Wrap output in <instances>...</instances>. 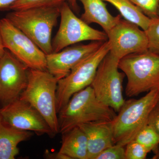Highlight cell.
<instances>
[{"instance_id": "30", "label": "cell", "mask_w": 159, "mask_h": 159, "mask_svg": "<svg viewBox=\"0 0 159 159\" xmlns=\"http://www.w3.org/2000/svg\"><path fill=\"white\" fill-rule=\"evenodd\" d=\"M157 15L159 17V5L158 6V10H157Z\"/></svg>"}, {"instance_id": "29", "label": "cell", "mask_w": 159, "mask_h": 159, "mask_svg": "<svg viewBox=\"0 0 159 159\" xmlns=\"http://www.w3.org/2000/svg\"><path fill=\"white\" fill-rule=\"evenodd\" d=\"M154 153V156L152 157L153 159H159V145L157 147L156 149H155L153 151Z\"/></svg>"}, {"instance_id": "1", "label": "cell", "mask_w": 159, "mask_h": 159, "mask_svg": "<svg viewBox=\"0 0 159 159\" xmlns=\"http://www.w3.org/2000/svg\"><path fill=\"white\" fill-rule=\"evenodd\" d=\"M59 132L62 134L84 123L112 121L115 111L99 101L89 86L74 94L58 113Z\"/></svg>"}, {"instance_id": "20", "label": "cell", "mask_w": 159, "mask_h": 159, "mask_svg": "<svg viewBox=\"0 0 159 159\" xmlns=\"http://www.w3.org/2000/svg\"><path fill=\"white\" fill-rule=\"evenodd\" d=\"M134 140L142 144L149 152L159 146V134L153 127L147 124L140 131Z\"/></svg>"}, {"instance_id": "22", "label": "cell", "mask_w": 159, "mask_h": 159, "mask_svg": "<svg viewBox=\"0 0 159 159\" xmlns=\"http://www.w3.org/2000/svg\"><path fill=\"white\" fill-rule=\"evenodd\" d=\"M125 146V159H146L148 151L136 140L129 142Z\"/></svg>"}, {"instance_id": "25", "label": "cell", "mask_w": 159, "mask_h": 159, "mask_svg": "<svg viewBox=\"0 0 159 159\" xmlns=\"http://www.w3.org/2000/svg\"><path fill=\"white\" fill-rule=\"evenodd\" d=\"M147 124L153 127L159 134V101L151 111Z\"/></svg>"}, {"instance_id": "17", "label": "cell", "mask_w": 159, "mask_h": 159, "mask_svg": "<svg viewBox=\"0 0 159 159\" xmlns=\"http://www.w3.org/2000/svg\"><path fill=\"white\" fill-rule=\"evenodd\" d=\"M61 147L58 152L70 159H88L87 140L78 126L63 133Z\"/></svg>"}, {"instance_id": "8", "label": "cell", "mask_w": 159, "mask_h": 159, "mask_svg": "<svg viewBox=\"0 0 159 159\" xmlns=\"http://www.w3.org/2000/svg\"><path fill=\"white\" fill-rule=\"evenodd\" d=\"M60 17L59 29L52 41L53 53L83 41L105 42L108 39L104 31L92 28L77 17L66 2L61 6Z\"/></svg>"}, {"instance_id": "3", "label": "cell", "mask_w": 159, "mask_h": 159, "mask_svg": "<svg viewBox=\"0 0 159 159\" xmlns=\"http://www.w3.org/2000/svg\"><path fill=\"white\" fill-rule=\"evenodd\" d=\"M60 7L12 11L6 18L46 54L53 53L51 34L60 16Z\"/></svg>"}, {"instance_id": "18", "label": "cell", "mask_w": 159, "mask_h": 159, "mask_svg": "<svg viewBox=\"0 0 159 159\" xmlns=\"http://www.w3.org/2000/svg\"><path fill=\"white\" fill-rule=\"evenodd\" d=\"M114 6L124 19L133 23L145 31L148 29L151 19L145 15L130 0H102Z\"/></svg>"}, {"instance_id": "10", "label": "cell", "mask_w": 159, "mask_h": 159, "mask_svg": "<svg viewBox=\"0 0 159 159\" xmlns=\"http://www.w3.org/2000/svg\"><path fill=\"white\" fill-rule=\"evenodd\" d=\"M109 53L120 60L135 53L148 51V41L144 30L122 18L107 34Z\"/></svg>"}, {"instance_id": "2", "label": "cell", "mask_w": 159, "mask_h": 159, "mask_svg": "<svg viewBox=\"0 0 159 159\" xmlns=\"http://www.w3.org/2000/svg\"><path fill=\"white\" fill-rule=\"evenodd\" d=\"M58 81L48 70L29 69L28 83L19 97L41 114L54 135L59 133L56 108Z\"/></svg>"}, {"instance_id": "4", "label": "cell", "mask_w": 159, "mask_h": 159, "mask_svg": "<svg viewBox=\"0 0 159 159\" xmlns=\"http://www.w3.org/2000/svg\"><path fill=\"white\" fill-rule=\"evenodd\" d=\"M159 101V89L138 99L125 101L112 120L115 144L125 146L147 125L151 111Z\"/></svg>"}, {"instance_id": "12", "label": "cell", "mask_w": 159, "mask_h": 159, "mask_svg": "<svg viewBox=\"0 0 159 159\" xmlns=\"http://www.w3.org/2000/svg\"><path fill=\"white\" fill-rule=\"evenodd\" d=\"M0 115L6 123L16 129L34 132L38 135H54L41 114L20 98L1 107Z\"/></svg>"}, {"instance_id": "24", "label": "cell", "mask_w": 159, "mask_h": 159, "mask_svg": "<svg viewBox=\"0 0 159 159\" xmlns=\"http://www.w3.org/2000/svg\"><path fill=\"white\" fill-rule=\"evenodd\" d=\"M96 159H125V148L124 146L115 144L102 151Z\"/></svg>"}, {"instance_id": "5", "label": "cell", "mask_w": 159, "mask_h": 159, "mask_svg": "<svg viewBox=\"0 0 159 159\" xmlns=\"http://www.w3.org/2000/svg\"><path fill=\"white\" fill-rule=\"evenodd\" d=\"M119 68L126 76L125 94L136 97L159 89V55L146 51L129 54L119 60Z\"/></svg>"}, {"instance_id": "6", "label": "cell", "mask_w": 159, "mask_h": 159, "mask_svg": "<svg viewBox=\"0 0 159 159\" xmlns=\"http://www.w3.org/2000/svg\"><path fill=\"white\" fill-rule=\"evenodd\" d=\"M107 40L97 51L71 70L68 75L58 80L56 91L57 114L74 94L90 86L99 64L110 51Z\"/></svg>"}, {"instance_id": "21", "label": "cell", "mask_w": 159, "mask_h": 159, "mask_svg": "<svg viewBox=\"0 0 159 159\" xmlns=\"http://www.w3.org/2000/svg\"><path fill=\"white\" fill-rule=\"evenodd\" d=\"M145 32L148 39V51L159 55V17L151 19Z\"/></svg>"}, {"instance_id": "19", "label": "cell", "mask_w": 159, "mask_h": 159, "mask_svg": "<svg viewBox=\"0 0 159 159\" xmlns=\"http://www.w3.org/2000/svg\"><path fill=\"white\" fill-rule=\"evenodd\" d=\"M67 0H16L9 10L20 11L33 8L60 7Z\"/></svg>"}, {"instance_id": "23", "label": "cell", "mask_w": 159, "mask_h": 159, "mask_svg": "<svg viewBox=\"0 0 159 159\" xmlns=\"http://www.w3.org/2000/svg\"><path fill=\"white\" fill-rule=\"evenodd\" d=\"M145 15L150 19L158 17L159 0H130Z\"/></svg>"}, {"instance_id": "7", "label": "cell", "mask_w": 159, "mask_h": 159, "mask_svg": "<svg viewBox=\"0 0 159 159\" xmlns=\"http://www.w3.org/2000/svg\"><path fill=\"white\" fill-rule=\"evenodd\" d=\"M119 61L109 52L99 64L90 85L99 101L118 112L125 101L122 95L125 75L119 70Z\"/></svg>"}, {"instance_id": "11", "label": "cell", "mask_w": 159, "mask_h": 159, "mask_svg": "<svg viewBox=\"0 0 159 159\" xmlns=\"http://www.w3.org/2000/svg\"><path fill=\"white\" fill-rule=\"evenodd\" d=\"M29 69L6 50L0 57V105L19 98L26 87Z\"/></svg>"}, {"instance_id": "26", "label": "cell", "mask_w": 159, "mask_h": 159, "mask_svg": "<svg viewBox=\"0 0 159 159\" xmlns=\"http://www.w3.org/2000/svg\"><path fill=\"white\" fill-rule=\"evenodd\" d=\"M16 0H0V10H9L10 6Z\"/></svg>"}, {"instance_id": "15", "label": "cell", "mask_w": 159, "mask_h": 159, "mask_svg": "<svg viewBox=\"0 0 159 159\" xmlns=\"http://www.w3.org/2000/svg\"><path fill=\"white\" fill-rule=\"evenodd\" d=\"M77 1L82 4L84 10L81 19L89 25L93 23L98 24L107 34L122 18L121 15L113 16L111 14L102 0Z\"/></svg>"}, {"instance_id": "16", "label": "cell", "mask_w": 159, "mask_h": 159, "mask_svg": "<svg viewBox=\"0 0 159 159\" xmlns=\"http://www.w3.org/2000/svg\"><path fill=\"white\" fill-rule=\"evenodd\" d=\"M32 132L16 129L8 125L0 115V159H14L19 152L18 145L28 140Z\"/></svg>"}, {"instance_id": "9", "label": "cell", "mask_w": 159, "mask_h": 159, "mask_svg": "<svg viewBox=\"0 0 159 159\" xmlns=\"http://www.w3.org/2000/svg\"><path fill=\"white\" fill-rule=\"evenodd\" d=\"M4 47L30 69L47 70L46 54L6 18L0 20Z\"/></svg>"}, {"instance_id": "28", "label": "cell", "mask_w": 159, "mask_h": 159, "mask_svg": "<svg viewBox=\"0 0 159 159\" xmlns=\"http://www.w3.org/2000/svg\"><path fill=\"white\" fill-rule=\"evenodd\" d=\"M6 50V49L4 47V44H3L2 39L1 31H0V57H2Z\"/></svg>"}, {"instance_id": "27", "label": "cell", "mask_w": 159, "mask_h": 159, "mask_svg": "<svg viewBox=\"0 0 159 159\" xmlns=\"http://www.w3.org/2000/svg\"><path fill=\"white\" fill-rule=\"evenodd\" d=\"M68 2L69 5L70 6L72 10L75 12H78L79 7L77 4V0H67Z\"/></svg>"}, {"instance_id": "14", "label": "cell", "mask_w": 159, "mask_h": 159, "mask_svg": "<svg viewBox=\"0 0 159 159\" xmlns=\"http://www.w3.org/2000/svg\"><path fill=\"white\" fill-rule=\"evenodd\" d=\"M78 126L86 136L88 159H96L102 151L115 145L112 121H95Z\"/></svg>"}, {"instance_id": "13", "label": "cell", "mask_w": 159, "mask_h": 159, "mask_svg": "<svg viewBox=\"0 0 159 159\" xmlns=\"http://www.w3.org/2000/svg\"><path fill=\"white\" fill-rule=\"evenodd\" d=\"M104 42L92 41L87 44L71 45L58 52L47 54V70L58 80L62 79L74 67L97 51Z\"/></svg>"}]
</instances>
